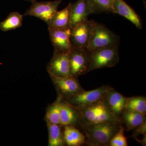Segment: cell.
I'll return each mask as SVG.
<instances>
[{"instance_id": "cell-1", "label": "cell", "mask_w": 146, "mask_h": 146, "mask_svg": "<svg viewBox=\"0 0 146 146\" xmlns=\"http://www.w3.org/2000/svg\"><path fill=\"white\" fill-rule=\"evenodd\" d=\"M78 110L80 117V130L84 127L99 123L123 124L121 118L115 115L108 107L104 98Z\"/></svg>"}, {"instance_id": "cell-2", "label": "cell", "mask_w": 146, "mask_h": 146, "mask_svg": "<svg viewBox=\"0 0 146 146\" xmlns=\"http://www.w3.org/2000/svg\"><path fill=\"white\" fill-rule=\"evenodd\" d=\"M123 124L105 122L95 124L82 128L86 144L89 146H109L112 137L119 130Z\"/></svg>"}, {"instance_id": "cell-3", "label": "cell", "mask_w": 146, "mask_h": 146, "mask_svg": "<svg viewBox=\"0 0 146 146\" xmlns=\"http://www.w3.org/2000/svg\"><path fill=\"white\" fill-rule=\"evenodd\" d=\"M119 36L103 24L93 21L89 42L85 50L89 53L106 47L119 46Z\"/></svg>"}, {"instance_id": "cell-4", "label": "cell", "mask_w": 146, "mask_h": 146, "mask_svg": "<svg viewBox=\"0 0 146 146\" xmlns=\"http://www.w3.org/2000/svg\"><path fill=\"white\" fill-rule=\"evenodd\" d=\"M119 46L106 47L88 53L89 72L94 70L112 68L119 61Z\"/></svg>"}, {"instance_id": "cell-5", "label": "cell", "mask_w": 146, "mask_h": 146, "mask_svg": "<svg viewBox=\"0 0 146 146\" xmlns=\"http://www.w3.org/2000/svg\"><path fill=\"white\" fill-rule=\"evenodd\" d=\"M111 87L103 85L91 91L84 90L70 98L63 99L76 109L80 110L104 98L106 94Z\"/></svg>"}, {"instance_id": "cell-6", "label": "cell", "mask_w": 146, "mask_h": 146, "mask_svg": "<svg viewBox=\"0 0 146 146\" xmlns=\"http://www.w3.org/2000/svg\"><path fill=\"white\" fill-rule=\"evenodd\" d=\"M63 1L56 0L51 1L38 2L36 0H34L31 2V6L24 16H34L48 24L57 11L58 6Z\"/></svg>"}, {"instance_id": "cell-7", "label": "cell", "mask_w": 146, "mask_h": 146, "mask_svg": "<svg viewBox=\"0 0 146 146\" xmlns=\"http://www.w3.org/2000/svg\"><path fill=\"white\" fill-rule=\"evenodd\" d=\"M69 58L71 76L78 78L89 73L88 53L85 49L72 48Z\"/></svg>"}, {"instance_id": "cell-8", "label": "cell", "mask_w": 146, "mask_h": 146, "mask_svg": "<svg viewBox=\"0 0 146 146\" xmlns=\"http://www.w3.org/2000/svg\"><path fill=\"white\" fill-rule=\"evenodd\" d=\"M50 76L56 77H67L71 76L69 54L54 50L52 58L47 66Z\"/></svg>"}, {"instance_id": "cell-9", "label": "cell", "mask_w": 146, "mask_h": 146, "mask_svg": "<svg viewBox=\"0 0 146 146\" xmlns=\"http://www.w3.org/2000/svg\"><path fill=\"white\" fill-rule=\"evenodd\" d=\"M58 94L67 99L84 91L78 78L70 76L58 78L50 76Z\"/></svg>"}, {"instance_id": "cell-10", "label": "cell", "mask_w": 146, "mask_h": 146, "mask_svg": "<svg viewBox=\"0 0 146 146\" xmlns=\"http://www.w3.org/2000/svg\"><path fill=\"white\" fill-rule=\"evenodd\" d=\"M93 20H89L71 28L70 40L73 48L86 49L90 38Z\"/></svg>"}, {"instance_id": "cell-11", "label": "cell", "mask_w": 146, "mask_h": 146, "mask_svg": "<svg viewBox=\"0 0 146 146\" xmlns=\"http://www.w3.org/2000/svg\"><path fill=\"white\" fill-rule=\"evenodd\" d=\"M50 39L54 48L60 52L69 54L72 49L70 40L71 28L50 29Z\"/></svg>"}, {"instance_id": "cell-12", "label": "cell", "mask_w": 146, "mask_h": 146, "mask_svg": "<svg viewBox=\"0 0 146 146\" xmlns=\"http://www.w3.org/2000/svg\"><path fill=\"white\" fill-rule=\"evenodd\" d=\"M112 13H116L124 17L137 29H142L143 24L140 16L123 0H113Z\"/></svg>"}, {"instance_id": "cell-13", "label": "cell", "mask_w": 146, "mask_h": 146, "mask_svg": "<svg viewBox=\"0 0 146 146\" xmlns=\"http://www.w3.org/2000/svg\"><path fill=\"white\" fill-rule=\"evenodd\" d=\"M92 11L86 0H77L71 4L70 26L71 28L88 20Z\"/></svg>"}, {"instance_id": "cell-14", "label": "cell", "mask_w": 146, "mask_h": 146, "mask_svg": "<svg viewBox=\"0 0 146 146\" xmlns=\"http://www.w3.org/2000/svg\"><path fill=\"white\" fill-rule=\"evenodd\" d=\"M60 125H72L80 127V117L77 109L69 104L65 100H62L60 112Z\"/></svg>"}, {"instance_id": "cell-15", "label": "cell", "mask_w": 146, "mask_h": 146, "mask_svg": "<svg viewBox=\"0 0 146 146\" xmlns=\"http://www.w3.org/2000/svg\"><path fill=\"white\" fill-rule=\"evenodd\" d=\"M104 98L112 112L121 118V115L125 110L127 98L111 87L106 94Z\"/></svg>"}, {"instance_id": "cell-16", "label": "cell", "mask_w": 146, "mask_h": 146, "mask_svg": "<svg viewBox=\"0 0 146 146\" xmlns=\"http://www.w3.org/2000/svg\"><path fill=\"white\" fill-rule=\"evenodd\" d=\"M71 4L70 3L64 9L55 13L47 24L48 29L71 28Z\"/></svg>"}, {"instance_id": "cell-17", "label": "cell", "mask_w": 146, "mask_h": 146, "mask_svg": "<svg viewBox=\"0 0 146 146\" xmlns=\"http://www.w3.org/2000/svg\"><path fill=\"white\" fill-rule=\"evenodd\" d=\"M63 135L65 145L80 146L86 144L85 135L78 128L72 125L63 126Z\"/></svg>"}, {"instance_id": "cell-18", "label": "cell", "mask_w": 146, "mask_h": 146, "mask_svg": "<svg viewBox=\"0 0 146 146\" xmlns=\"http://www.w3.org/2000/svg\"><path fill=\"white\" fill-rule=\"evenodd\" d=\"M123 123L127 131L133 130L146 121V116L138 112L124 110L121 116Z\"/></svg>"}, {"instance_id": "cell-19", "label": "cell", "mask_w": 146, "mask_h": 146, "mask_svg": "<svg viewBox=\"0 0 146 146\" xmlns=\"http://www.w3.org/2000/svg\"><path fill=\"white\" fill-rule=\"evenodd\" d=\"M47 123L48 131L49 146H63L65 145L63 138L62 126Z\"/></svg>"}, {"instance_id": "cell-20", "label": "cell", "mask_w": 146, "mask_h": 146, "mask_svg": "<svg viewBox=\"0 0 146 146\" xmlns=\"http://www.w3.org/2000/svg\"><path fill=\"white\" fill-rule=\"evenodd\" d=\"M63 98L58 95L55 101L50 105L47 108L45 119L46 123L60 125V112Z\"/></svg>"}, {"instance_id": "cell-21", "label": "cell", "mask_w": 146, "mask_h": 146, "mask_svg": "<svg viewBox=\"0 0 146 146\" xmlns=\"http://www.w3.org/2000/svg\"><path fill=\"white\" fill-rule=\"evenodd\" d=\"M23 16L17 12H12L0 23V29L3 31L15 29L22 26Z\"/></svg>"}, {"instance_id": "cell-22", "label": "cell", "mask_w": 146, "mask_h": 146, "mask_svg": "<svg viewBox=\"0 0 146 146\" xmlns=\"http://www.w3.org/2000/svg\"><path fill=\"white\" fill-rule=\"evenodd\" d=\"M125 110L138 112L146 116V97L139 96L127 98Z\"/></svg>"}, {"instance_id": "cell-23", "label": "cell", "mask_w": 146, "mask_h": 146, "mask_svg": "<svg viewBox=\"0 0 146 146\" xmlns=\"http://www.w3.org/2000/svg\"><path fill=\"white\" fill-rule=\"evenodd\" d=\"M93 14L112 13L113 0H86Z\"/></svg>"}, {"instance_id": "cell-24", "label": "cell", "mask_w": 146, "mask_h": 146, "mask_svg": "<svg viewBox=\"0 0 146 146\" xmlns=\"http://www.w3.org/2000/svg\"><path fill=\"white\" fill-rule=\"evenodd\" d=\"M125 129L122 126L119 130L112 137L109 143V146H127L126 137L124 135Z\"/></svg>"}, {"instance_id": "cell-25", "label": "cell", "mask_w": 146, "mask_h": 146, "mask_svg": "<svg viewBox=\"0 0 146 146\" xmlns=\"http://www.w3.org/2000/svg\"><path fill=\"white\" fill-rule=\"evenodd\" d=\"M134 130L133 133V137L134 138H137L140 134L146 135V121H145L141 125L133 129Z\"/></svg>"}, {"instance_id": "cell-26", "label": "cell", "mask_w": 146, "mask_h": 146, "mask_svg": "<svg viewBox=\"0 0 146 146\" xmlns=\"http://www.w3.org/2000/svg\"><path fill=\"white\" fill-rule=\"evenodd\" d=\"M25 1H30L31 2L33 1H34V0H25Z\"/></svg>"}, {"instance_id": "cell-27", "label": "cell", "mask_w": 146, "mask_h": 146, "mask_svg": "<svg viewBox=\"0 0 146 146\" xmlns=\"http://www.w3.org/2000/svg\"><path fill=\"white\" fill-rule=\"evenodd\" d=\"M144 1V3H145V6H146V3H145V0H143Z\"/></svg>"}]
</instances>
